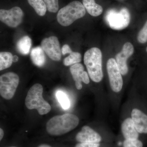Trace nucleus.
Returning <instances> with one entry per match:
<instances>
[{
    "label": "nucleus",
    "instance_id": "obj_1",
    "mask_svg": "<svg viewBox=\"0 0 147 147\" xmlns=\"http://www.w3.org/2000/svg\"><path fill=\"white\" fill-rule=\"evenodd\" d=\"M79 122V118L71 114L55 116L50 119L46 124L47 133L52 136H61L76 128Z\"/></svg>",
    "mask_w": 147,
    "mask_h": 147
},
{
    "label": "nucleus",
    "instance_id": "obj_2",
    "mask_svg": "<svg viewBox=\"0 0 147 147\" xmlns=\"http://www.w3.org/2000/svg\"><path fill=\"white\" fill-rule=\"evenodd\" d=\"M102 53L97 47H92L85 53L84 62L92 81L101 82L103 78L102 66Z\"/></svg>",
    "mask_w": 147,
    "mask_h": 147
},
{
    "label": "nucleus",
    "instance_id": "obj_3",
    "mask_svg": "<svg viewBox=\"0 0 147 147\" xmlns=\"http://www.w3.org/2000/svg\"><path fill=\"white\" fill-rule=\"evenodd\" d=\"M43 88L39 84H34L29 90L25 99V104L29 110L36 109L39 115H46L51 110V107L42 97Z\"/></svg>",
    "mask_w": 147,
    "mask_h": 147
},
{
    "label": "nucleus",
    "instance_id": "obj_4",
    "mask_svg": "<svg viewBox=\"0 0 147 147\" xmlns=\"http://www.w3.org/2000/svg\"><path fill=\"white\" fill-rule=\"evenodd\" d=\"M86 13L83 4L78 1H74L59 10L57 20L62 26H68L76 20L84 17Z\"/></svg>",
    "mask_w": 147,
    "mask_h": 147
},
{
    "label": "nucleus",
    "instance_id": "obj_5",
    "mask_svg": "<svg viewBox=\"0 0 147 147\" xmlns=\"http://www.w3.org/2000/svg\"><path fill=\"white\" fill-rule=\"evenodd\" d=\"M105 20L111 28L117 30H123L129 25L130 13L126 7H123L119 11L110 9L106 12Z\"/></svg>",
    "mask_w": 147,
    "mask_h": 147
},
{
    "label": "nucleus",
    "instance_id": "obj_6",
    "mask_svg": "<svg viewBox=\"0 0 147 147\" xmlns=\"http://www.w3.org/2000/svg\"><path fill=\"white\" fill-rule=\"evenodd\" d=\"M19 82V76L14 72L4 74L0 76V94L7 100L13 97Z\"/></svg>",
    "mask_w": 147,
    "mask_h": 147
},
{
    "label": "nucleus",
    "instance_id": "obj_7",
    "mask_svg": "<svg viewBox=\"0 0 147 147\" xmlns=\"http://www.w3.org/2000/svg\"><path fill=\"white\" fill-rule=\"evenodd\" d=\"M107 69L111 89L115 92H119L122 88L123 81L115 59L111 58L108 60Z\"/></svg>",
    "mask_w": 147,
    "mask_h": 147
},
{
    "label": "nucleus",
    "instance_id": "obj_8",
    "mask_svg": "<svg viewBox=\"0 0 147 147\" xmlns=\"http://www.w3.org/2000/svg\"><path fill=\"white\" fill-rule=\"evenodd\" d=\"M24 16V12L18 7H14L9 10H0V20L11 28H16L21 24Z\"/></svg>",
    "mask_w": 147,
    "mask_h": 147
},
{
    "label": "nucleus",
    "instance_id": "obj_9",
    "mask_svg": "<svg viewBox=\"0 0 147 147\" xmlns=\"http://www.w3.org/2000/svg\"><path fill=\"white\" fill-rule=\"evenodd\" d=\"M41 47L52 60L59 61L61 57V50L57 38L55 36L45 38L41 41Z\"/></svg>",
    "mask_w": 147,
    "mask_h": 147
},
{
    "label": "nucleus",
    "instance_id": "obj_10",
    "mask_svg": "<svg viewBox=\"0 0 147 147\" xmlns=\"http://www.w3.org/2000/svg\"><path fill=\"white\" fill-rule=\"evenodd\" d=\"M133 45L129 42L125 43L120 53L116 56V61L122 75H125L128 71L127 61L134 53Z\"/></svg>",
    "mask_w": 147,
    "mask_h": 147
},
{
    "label": "nucleus",
    "instance_id": "obj_11",
    "mask_svg": "<svg viewBox=\"0 0 147 147\" xmlns=\"http://www.w3.org/2000/svg\"><path fill=\"white\" fill-rule=\"evenodd\" d=\"M76 139L80 143H99L101 142V137L90 127L85 125L76 134Z\"/></svg>",
    "mask_w": 147,
    "mask_h": 147
},
{
    "label": "nucleus",
    "instance_id": "obj_12",
    "mask_svg": "<svg viewBox=\"0 0 147 147\" xmlns=\"http://www.w3.org/2000/svg\"><path fill=\"white\" fill-rule=\"evenodd\" d=\"M131 119L134 127L139 133L147 134V115L138 109H133Z\"/></svg>",
    "mask_w": 147,
    "mask_h": 147
},
{
    "label": "nucleus",
    "instance_id": "obj_13",
    "mask_svg": "<svg viewBox=\"0 0 147 147\" xmlns=\"http://www.w3.org/2000/svg\"><path fill=\"white\" fill-rule=\"evenodd\" d=\"M121 131L125 139H138L139 132L136 130L131 119L128 118L123 121L121 125Z\"/></svg>",
    "mask_w": 147,
    "mask_h": 147
},
{
    "label": "nucleus",
    "instance_id": "obj_14",
    "mask_svg": "<svg viewBox=\"0 0 147 147\" xmlns=\"http://www.w3.org/2000/svg\"><path fill=\"white\" fill-rule=\"evenodd\" d=\"M70 72L75 82V86L77 90H80L82 88V76L84 71V67L81 63H76L70 67Z\"/></svg>",
    "mask_w": 147,
    "mask_h": 147
},
{
    "label": "nucleus",
    "instance_id": "obj_15",
    "mask_svg": "<svg viewBox=\"0 0 147 147\" xmlns=\"http://www.w3.org/2000/svg\"><path fill=\"white\" fill-rule=\"evenodd\" d=\"M31 59L33 63L37 66L41 67L44 65L46 58L44 50L41 47H36L33 48L30 54Z\"/></svg>",
    "mask_w": 147,
    "mask_h": 147
},
{
    "label": "nucleus",
    "instance_id": "obj_16",
    "mask_svg": "<svg viewBox=\"0 0 147 147\" xmlns=\"http://www.w3.org/2000/svg\"><path fill=\"white\" fill-rule=\"evenodd\" d=\"M83 4L88 13L93 16H98L102 13L101 6L96 3L94 0H83Z\"/></svg>",
    "mask_w": 147,
    "mask_h": 147
},
{
    "label": "nucleus",
    "instance_id": "obj_17",
    "mask_svg": "<svg viewBox=\"0 0 147 147\" xmlns=\"http://www.w3.org/2000/svg\"><path fill=\"white\" fill-rule=\"evenodd\" d=\"M32 46L31 39L28 36H23L18 40L17 48L19 53L22 55H28Z\"/></svg>",
    "mask_w": 147,
    "mask_h": 147
},
{
    "label": "nucleus",
    "instance_id": "obj_18",
    "mask_svg": "<svg viewBox=\"0 0 147 147\" xmlns=\"http://www.w3.org/2000/svg\"><path fill=\"white\" fill-rule=\"evenodd\" d=\"M28 2L40 16L45 15L47 8L43 0H28Z\"/></svg>",
    "mask_w": 147,
    "mask_h": 147
},
{
    "label": "nucleus",
    "instance_id": "obj_19",
    "mask_svg": "<svg viewBox=\"0 0 147 147\" xmlns=\"http://www.w3.org/2000/svg\"><path fill=\"white\" fill-rule=\"evenodd\" d=\"M13 57L9 52H1L0 53V70H3L10 67L13 62Z\"/></svg>",
    "mask_w": 147,
    "mask_h": 147
},
{
    "label": "nucleus",
    "instance_id": "obj_20",
    "mask_svg": "<svg viewBox=\"0 0 147 147\" xmlns=\"http://www.w3.org/2000/svg\"><path fill=\"white\" fill-rule=\"evenodd\" d=\"M82 61V55L77 52H73L63 60V64L66 66H68L76 63H79Z\"/></svg>",
    "mask_w": 147,
    "mask_h": 147
},
{
    "label": "nucleus",
    "instance_id": "obj_21",
    "mask_svg": "<svg viewBox=\"0 0 147 147\" xmlns=\"http://www.w3.org/2000/svg\"><path fill=\"white\" fill-rule=\"evenodd\" d=\"M56 96L58 101L63 109L67 110L69 108L70 101L65 93L61 91H58L56 93Z\"/></svg>",
    "mask_w": 147,
    "mask_h": 147
},
{
    "label": "nucleus",
    "instance_id": "obj_22",
    "mask_svg": "<svg viewBox=\"0 0 147 147\" xmlns=\"http://www.w3.org/2000/svg\"><path fill=\"white\" fill-rule=\"evenodd\" d=\"M46 5L48 11L53 13H56L59 8L58 0H43Z\"/></svg>",
    "mask_w": 147,
    "mask_h": 147
},
{
    "label": "nucleus",
    "instance_id": "obj_23",
    "mask_svg": "<svg viewBox=\"0 0 147 147\" xmlns=\"http://www.w3.org/2000/svg\"><path fill=\"white\" fill-rule=\"evenodd\" d=\"M137 40L142 44L147 42V21L138 34Z\"/></svg>",
    "mask_w": 147,
    "mask_h": 147
},
{
    "label": "nucleus",
    "instance_id": "obj_24",
    "mask_svg": "<svg viewBox=\"0 0 147 147\" xmlns=\"http://www.w3.org/2000/svg\"><path fill=\"white\" fill-rule=\"evenodd\" d=\"M123 147H143V143L138 139H125L123 144Z\"/></svg>",
    "mask_w": 147,
    "mask_h": 147
},
{
    "label": "nucleus",
    "instance_id": "obj_25",
    "mask_svg": "<svg viewBox=\"0 0 147 147\" xmlns=\"http://www.w3.org/2000/svg\"><path fill=\"white\" fill-rule=\"evenodd\" d=\"M99 143H80L77 144L75 147H99Z\"/></svg>",
    "mask_w": 147,
    "mask_h": 147
},
{
    "label": "nucleus",
    "instance_id": "obj_26",
    "mask_svg": "<svg viewBox=\"0 0 147 147\" xmlns=\"http://www.w3.org/2000/svg\"><path fill=\"white\" fill-rule=\"evenodd\" d=\"M72 52L69 45L67 44L64 45L62 48L61 53L63 55H65L66 54H71Z\"/></svg>",
    "mask_w": 147,
    "mask_h": 147
},
{
    "label": "nucleus",
    "instance_id": "obj_27",
    "mask_svg": "<svg viewBox=\"0 0 147 147\" xmlns=\"http://www.w3.org/2000/svg\"><path fill=\"white\" fill-rule=\"evenodd\" d=\"M82 82H84L85 84H89L90 83V79L89 78L88 73L86 71H84L82 74Z\"/></svg>",
    "mask_w": 147,
    "mask_h": 147
},
{
    "label": "nucleus",
    "instance_id": "obj_28",
    "mask_svg": "<svg viewBox=\"0 0 147 147\" xmlns=\"http://www.w3.org/2000/svg\"><path fill=\"white\" fill-rule=\"evenodd\" d=\"M4 133L3 130L2 128H0V140H1L3 137Z\"/></svg>",
    "mask_w": 147,
    "mask_h": 147
},
{
    "label": "nucleus",
    "instance_id": "obj_29",
    "mask_svg": "<svg viewBox=\"0 0 147 147\" xmlns=\"http://www.w3.org/2000/svg\"><path fill=\"white\" fill-rule=\"evenodd\" d=\"M18 60V58L16 55L13 56V62H17Z\"/></svg>",
    "mask_w": 147,
    "mask_h": 147
},
{
    "label": "nucleus",
    "instance_id": "obj_30",
    "mask_svg": "<svg viewBox=\"0 0 147 147\" xmlns=\"http://www.w3.org/2000/svg\"><path fill=\"white\" fill-rule=\"evenodd\" d=\"M37 147H52L50 146L49 145L47 144H41L39 145V146H38Z\"/></svg>",
    "mask_w": 147,
    "mask_h": 147
},
{
    "label": "nucleus",
    "instance_id": "obj_31",
    "mask_svg": "<svg viewBox=\"0 0 147 147\" xmlns=\"http://www.w3.org/2000/svg\"><path fill=\"white\" fill-rule=\"evenodd\" d=\"M146 52L147 53V47H146Z\"/></svg>",
    "mask_w": 147,
    "mask_h": 147
},
{
    "label": "nucleus",
    "instance_id": "obj_32",
    "mask_svg": "<svg viewBox=\"0 0 147 147\" xmlns=\"http://www.w3.org/2000/svg\"><path fill=\"white\" fill-rule=\"evenodd\" d=\"M16 147L15 146H10V147Z\"/></svg>",
    "mask_w": 147,
    "mask_h": 147
}]
</instances>
